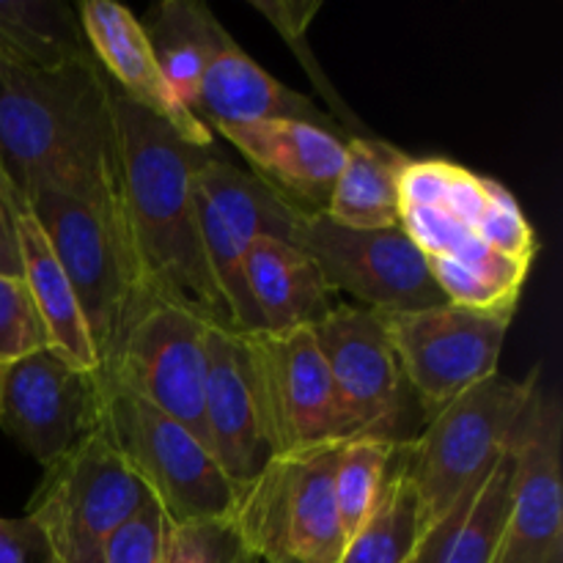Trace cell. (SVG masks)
Segmentation results:
<instances>
[{
  "instance_id": "7402d4cb",
  "label": "cell",
  "mask_w": 563,
  "mask_h": 563,
  "mask_svg": "<svg viewBox=\"0 0 563 563\" xmlns=\"http://www.w3.org/2000/svg\"><path fill=\"white\" fill-rule=\"evenodd\" d=\"M141 25L165 80L192 113L201 77L220 55L234 49L236 42L201 0H163L148 9Z\"/></svg>"
},
{
  "instance_id": "d6a6232c",
  "label": "cell",
  "mask_w": 563,
  "mask_h": 563,
  "mask_svg": "<svg viewBox=\"0 0 563 563\" xmlns=\"http://www.w3.org/2000/svg\"><path fill=\"white\" fill-rule=\"evenodd\" d=\"M0 563H55L47 537L33 517H0Z\"/></svg>"
},
{
  "instance_id": "7c38bea8",
  "label": "cell",
  "mask_w": 563,
  "mask_h": 563,
  "mask_svg": "<svg viewBox=\"0 0 563 563\" xmlns=\"http://www.w3.org/2000/svg\"><path fill=\"white\" fill-rule=\"evenodd\" d=\"M207 319L168 302H152L126 328L104 377L137 399L185 423L198 440H207L203 390H207Z\"/></svg>"
},
{
  "instance_id": "277c9868",
  "label": "cell",
  "mask_w": 563,
  "mask_h": 563,
  "mask_svg": "<svg viewBox=\"0 0 563 563\" xmlns=\"http://www.w3.org/2000/svg\"><path fill=\"white\" fill-rule=\"evenodd\" d=\"M537 388L539 372L526 379L493 374L432 412L416 440L405 445V471L416 489L421 533L482 487L509 449L511 432Z\"/></svg>"
},
{
  "instance_id": "d6986e66",
  "label": "cell",
  "mask_w": 563,
  "mask_h": 563,
  "mask_svg": "<svg viewBox=\"0 0 563 563\" xmlns=\"http://www.w3.org/2000/svg\"><path fill=\"white\" fill-rule=\"evenodd\" d=\"M192 113L209 130L256 121H306L339 132L313 99L275 80L251 55L242 53L240 44L220 55L201 77Z\"/></svg>"
},
{
  "instance_id": "cb8c5ba5",
  "label": "cell",
  "mask_w": 563,
  "mask_h": 563,
  "mask_svg": "<svg viewBox=\"0 0 563 563\" xmlns=\"http://www.w3.org/2000/svg\"><path fill=\"white\" fill-rule=\"evenodd\" d=\"M410 154L379 137H350L324 214L350 229L399 225V185Z\"/></svg>"
},
{
  "instance_id": "d4e9b609",
  "label": "cell",
  "mask_w": 563,
  "mask_h": 563,
  "mask_svg": "<svg viewBox=\"0 0 563 563\" xmlns=\"http://www.w3.org/2000/svg\"><path fill=\"white\" fill-rule=\"evenodd\" d=\"M93 58L75 5L60 0H0V60L53 71Z\"/></svg>"
},
{
  "instance_id": "6da1fadb",
  "label": "cell",
  "mask_w": 563,
  "mask_h": 563,
  "mask_svg": "<svg viewBox=\"0 0 563 563\" xmlns=\"http://www.w3.org/2000/svg\"><path fill=\"white\" fill-rule=\"evenodd\" d=\"M113 86V82H110ZM119 207L146 306L168 302L234 333L203 253L196 174L214 148H198L113 86Z\"/></svg>"
},
{
  "instance_id": "484cf974",
  "label": "cell",
  "mask_w": 563,
  "mask_h": 563,
  "mask_svg": "<svg viewBox=\"0 0 563 563\" xmlns=\"http://www.w3.org/2000/svg\"><path fill=\"white\" fill-rule=\"evenodd\" d=\"M434 284L454 306L515 319L531 264L500 256L482 240H471L449 256L427 258Z\"/></svg>"
},
{
  "instance_id": "e0dca14e",
  "label": "cell",
  "mask_w": 563,
  "mask_h": 563,
  "mask_svg": "<svg viewBox=\"0 0 563 563\" xmlns=\"http://www.w3.org/2000/svg\"><path fill=\"white\" fill-rule=\"evenodd\" d=\"M214 132H220L253 165V174L280 198L306 212L328 209L346 159V141H341L339 132L306 121L225 124Z\"/></svg>"
},
{
  "instance_id": "e575fe53",
  "label": "cell",
  "mask_w": 563,
  "mask_h": 563,
  "mask_svg": "<svg viewBox=\"0 0 563 563\" xmlns=\"http://www.w3.org/2000/svg\"><path fill=\"white\" fill-rule=\"evenodd\" d=\"M14 196L5 176L0 174V275H22L20 245L14 225Z\"/></svg>"
},
{
  "instance_id": "52a82bcc",
  "label": "cell",
  "mask_w": 563,
  "mask_h": 563,
  "mask_svg": "<svg viewBox=\"0 0 563 563\" xmlns=\"http://www.w3.org/2000/svg\"><path fill=\"white\" fill-rule=\"evenodd\" d=\"M196 209L203 253L231 313L234 333H262L258 311L245 284V253L264 236L297 245L308 212L220 154H212L198 168Z\"/></svg>"
},
{
  "instance_id": "3957f363",
  "label": "cell",
  "mask_w": 563,
  "mask_h": 563,
  "mask_svg": "<svg viewBox=\"0 0 563 563\" xmlns=\"http://www.w3.org/2000/svg\"><path fill=\"white\" fill-rule=\"evenodd\" d=\"M25 207L80 300L102 372L126 328L146 308L126 245L119 190L66 192L44 185L25 198Z\"/></svg>"
},
{
  "instance_id": "83f0119b",
  "label": "cell",
  "mask_w": 563,
  "mask_h": 563,
  "mask_svg": "<svg viewBox=\"0 0 563 563\" xmlns=\"http://www.w3.org/2000/svg\"><path fill=\"white\" fill-rule=\"evenodd\" d=\"M399 451L401 445L379 438H352L341 445L333 487L346 542L383 500Z\"/></svg>"
},
{
  "instance_id": "f546056e",
  "label": "cell",
  "mask_w": 563,
  "mask_h": 563,
  "mask_svg": "<svg viewBox=\"0 0 563 563\" xmlns=\"http://www.w3.org/2000/svg\"><path fill=\"white\" fill-rule=\"evenodd\" d=\"M476 236L500 256H509L515 262L533 264L539 253L537 231L528 223L515 192L495 179H489L487 203L476 223Z\"/></svg>"
},
{
  "instance_id": "74e56055",
  "label": "cell",
  "mask_w": 563,
  "mask_h": 563,
  "mask_svg": "<svg viewBox=\"0 0 563 563\" xmlns=\"http://www.w3.org/2000/svg\"><path fill=\"white\" fill-rule=\"evenodd\" d=\"M0 374H3V366H0Z\"/></svg>"
},
{
  "instance_id": "5b68a950",
  "label": "cell",
  "mask_w": 563,
  "mask_h": 563,
  "mask_svg": "<svg viewBox=\"0 0 563 563\" xmlns=\"http://www.w3.org/2000/svg\"><path fill=\"white\" fill-rule=\"evenodd\" d=\"M97 429L152 493L170 526L234 517L240 493L207 443L102 372Z\"/></svg>"
},
{
  "instance_id": "836d02e7",
  "label": "cell",
  "mask_w": 563,
  "mask_h": 563,
  "mask_svg": "<svg viewBox=\"0 0 563 563\" xmlns=\"http://www.w3.org/2000/svg\"><path fill=\"white\" fill-rule=\"evenodd\" d=\"M253 9L262 11V14L273 22L275 31H278L286 42L295 44L306 38L308 25H311L313 16L322 11V3H319V0H300V3H295V0H291V3L289 0H273V3L258 0V3H253Z\"/></svg>"
},
{
  "instance_id": "1f68e13d",
  "label": "cell",
  "mask_w": 563,
  "mask_h": 563,
  "mask_svg": "<svg viewBox=\"0 0 563 563\" xmlns=\"http://www.w3.org/2000/svg\"><path fill=\"white\" fill-rule=\"evenodd\" d=\"M168 533V517L159 509L157 500H148L104 542L102 563H163Z\"/></svg>"
},
{
  "instance_id": "9a60e30c",
  "label": "cell",
  "mask_w": 563,
  "mask_h": 563,
  "mask_svg": "<svg viewBox=\"0 0 563 563\" xmlns=\"http://www.w3.org/2000/svg\"><path fill=\"white\" fill-rule=\"evenodd\" d=\"M561 443L559 396L537 388L509 440L515 476L504 542L495 563H544L563 548Z\"/></svg>"
},
{
  "instance_id": "8d00e7d4",
  "label": "cell",
  "mask_w": 563,
  "mask_h": 563,
  "mask_svg": "<svg viewBox=\"0 0 563 563\" xmlns=\"http://www.w3.org/2000/svg\"><path fill=\"white\" fill-rule=\"evenodd\" d=\"M258 563H295V561H262L258 559Z\"/></svg>"
},
{
  "instance_id": "ffe728a7",
  "label": "cell",
  "mask_w": 563,
  "mask_h": 563,
  "mask_svg": "<svg viewBox=\"0 0 563 563\" xmlns=\"http://www.w3.org/2000/svg\"><path fill=\"white\" fill-rule=\"evenodd\" d=\"M245 284L262 319V333L313 328L335 308L322 269L302 247L256 240L245 253Z\"/></svg>"
},
{
  "instance_id": "ba28073f",
  "label": "cell",
  "mask_w": 563,
  "mask_h": 563,
  "mask_svg": "<svg viewBox=\"0 0 563 563\" xmlns=\"http://www.w3.org/2000/svg\"><path fill=\"white\" fill-rule=\"evenodd\" d=\"M148 500L152 493L97 429L44 471L27 517L47 537L55 563H102L104 542Z\"/></svg>"
},
{
  "instance_id": "8fae6325",
  "label": "cell",
  "mask_w": 563,
  "mask_h": 563,
  "mask_svg": "<svg viewBox=\"0 0 563 563\" xmlns=\"http://www.w3.org/2000/svg\"><path fill=\"white\" fill-rule=\"evenodd\" d=\"M401 374L427 412L498 374L511 319L449 302L423 311L379 313Z\"/></svg>"
},
{
  "instance_id": "7a4b0ae2",
  "label": "cell",
  "mask_w": 563,
  "mask_h": 563,
  "mask_svg": "<svg viewBox=\"0 0 563 563\" xmlns=\"http://www.w3.org/2000/svg\"><path fill=\"white\" fill-rule=\"evenodd\" d=\"M113 86L97 58L53 71L0 60V174L22 198L36 187L119 190Z\"/></svg>"
},
{
  "instance_id": "4dcf8cb0",
  "label": "cell",
  "mask_w": 563,
  "mask_h": 563,
  "mask_svg": "<svg viewBox=\"0 0 563 563\" xmlns=\"http://www.w3.org/2000/svg\"><path fill=\"white\" fill-rule=\"evenodd\" d=\"M47 346V328L22 275H0V366Z\"/></svg>"
},
{
  "instance_id": "ac0fdd59",
  "label": "cell",
  "mask_w": 563,
  "mask_h": 563,
  "mask_svg": "<svg viewBox=\"0 0 563 563\" xmlns=\"http://www.w3.org/2000/svg\"><path fill=\"white\" fill-rule=\"evenodd\" d=\"M77 14L93 58L126 99L165 121L192 146L214 148V132L179 102L154 58L141 20L126 5L113 0H86L77 5Z\"/></svg>"
},
{
  "instance_id": "8992f818",
  "label": "cell",
  "mask_w": 563,
  "mask_h": 563,
  "mask_svg": "<svg viewBox=\"0 0 563 563\" xmlns=\"http://www.w3.org/2000/svg\"><path fill=\"white\" fill-rule=\"evenodd\" d=\"M344 443L275 456L240 493L234 522L262 561L339 563L346 548L335 506V462Z\"/></svg>"
},
{
  "instance_id": "9c48e42d",
  "label": "cell",
  "mask_w": 563,
  "mask_h": 563,
  "mask_svg": "<svg viewBox=\"0 0 563 563\" xmlns=\"http://www.w3.org/2000/svg\"><path fill=\"white\" fill-rule=\"evenodd\" d=\"M352 438L407 445L427 412L401 374L383 317L363 306H335L311 328Z\"/></svg>"
},
{
  "instance_id": "4316f807",
  "label": "cell",
  "mask_w": 563,
  "mask_h": 563,
  "mask_svg": "<svg viewBox=\"0 0 563 563\" xmlns=\"http://www.w3.org/2000/svg\"><path fill=\"white\" fill-rule=\"evenodd\" d=\"M421 539L418 498L405 471V445L377 509L350 537L339 563H410Z\"/></svg>"
},
{
  "instance_id": "2e32d148",
  "label": "cell",
  "mask_w": 563,
  "mask_h": 563,
  "mask_svg": "<svg viewBox=\"0 0 563 563\" xmlns=\"http://www.w3.org/2000/svg\"><path fill=\"white\" fill-rule=\"evenodd\" d=\"M267 390L275 454H300L352 440L311 328L251 333Z\"/></svg>"
},
{
  "instance_id": "44dd1931",
  "label": "cell",
  "mask_w": 563,
  "mask_h": 563,
  "mask_svg": "<svg viewBox=\"0 0 563 563\" xmlns=\"http://www.w3.org/2000/svg\"><path fill=\"white\" fill-rule=\"evenodd\" d=\"M14 225L16 245H20L22 280H25L27 291H31L33 302L38 308V317L47 328L49 346L64 361H69L71 366L82 368V372H99V357L97 350H93L91 335H88L80 300H77L60 262L55 258L47 236L38 229L36 218L27 212L20 196H14Z\"/></svg>"
},
{
  "instance_id": "5bb4252c",
  "label": "cell",
  "mask_w": 563,
  "mask_h": 563,
  "mask_svg": "<svg viewBox=\"0 0 563 563\" xmlns=\"http://www.w3.org/2000/svg\"><path fill=\"white\" fill-rule=\"evenodd\" d=\"M203 423L209 451L236 493L275 460L262 363L251 333L209 328Z\"/></svg>"
},
{
  "instance_id": "f1b7e54d",
  "label": "cell",
  "mask_w": 563,
  "mask_h": 563,
  "mask_svg": "<svg viewBox=\"0 0 563 563\" xmlns=\"http://www.w3.org/2000/svg\"><path fill=\"white\" fill-rule=\"evenodd\" d=\"M163 563H258L234 517L170 526Z\"/></svg>"
},
{
  "instance_id": "4fadbf2b",
  "label": "cell",
  "mask_w": 563,
  "mask_h": 563,
  "mask_svg": "<svg viewBox=\"0 0 563 563\" xmlns=\"http://www.w3.org/2000/svg\"><path fill=\"white\" fill-rule=\"evenodd\" d=\"M99 427V372H82L53 346L3 366L0 429L47 471Z\"/></svg>"
},
{
  "instance_id": "30bf717a",
  "label": "cell",
  "mask_w": 563,
  "mask_h": 563,
  "mask_svg": "<svg viewBox=\"0 0 563 563\" xmlns=\"http://www.w3.org/2000/svg\"><path fill=\"white\" fill-rule=\"evenodd\" d=\"M297 247L322 269L333 291L355 297L377 313L449 306L416 242L394 229H350L324 212H308Z\"/></svg>"
},
{
  "instance_id": "d590c367",
  "label": "cell",
  "mask_w": 563,
  "mask_h": 563,
  "mask_svg": "<svg viewBox=\"0 0 563 563\" xmlns=\"http://www.w3.org/2000/svg\"><path fill=\"white\" fill-rule=\"evenodd\" d=\"M544 563H563V548H561V550H555V553L550 555V559L544 561Z\"/></svg>"
},
{
  "instance_id": "603a6c76",
  "label": "cell",
  "mask_w": 563,
  "mask_h": 563,
  "mask_svg": "<svg viewBox=\"0 0 563 563\" xmlns=\"http://www.w3.org/2000/svg\"><path fill=\"white\" fill-rule=\"evenodd\" d=\"M511 451L495 462L482 487L456 504L449 517L421 533L410 563H495L509 517Z\"/></svg>"
}]
</instances>
